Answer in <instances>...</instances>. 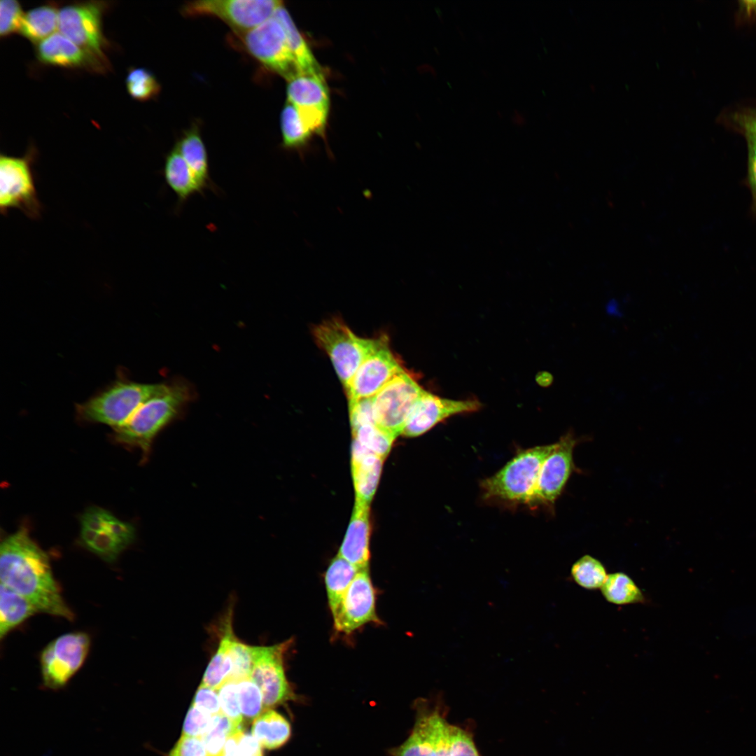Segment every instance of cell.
<instances>
[{
  "label": "cell",
  "instance_id": "cell-32",
  "mask_svg": "<svg viewBox=\"0 0 756 756\" xmlns=\"http://www.w3.org/2000/svg\"><path fill=\"white\" fill-rule=\"evenodd\" d=\"M281 130L282 146L286 149L302 150L312 135L303 125L296 108L288 102L281 111Z\"/></svg>",
  "mask_w": 756,
  "mask_h": 756
},
{
  "label": "cell",
  "instance_id": "cell-24",
  "mask_svg": "<svg viewBox=\"0 0 756 756\" xmlns=\"http://www.w3.org/2000/svg\"><path fill=\"white\" fill-rule=\"evenodd\" d=\"M282 26L299 73L321 74L320 66L283 4L272 16Z\"/></svg>",
  "mask_w": 756,
  "mask_h": 756
},
{
  "label": "cell",
  "instance_id": "cell-33",
  "mask_svg": "<svg viewBox=\"0 0 756 756\" xmlns=\"http://www.w3.org/2000/svg\"><path fill=\"white\" fill-rule=\"evenodd\" d=\"M570 574L579 586L589 590L601 589L608 575L599 560L587 554L573 564Z\"/></svg>",
  "mask_w": 756,
  "mask_h": 756
},
{
  "label": "cell",
  "instance_id": "cell-17",
  "mask_svg": "<svg viewBox=\"0 0 756 756\" xmlns=\"http://www.w3.org/2000/svg\"><path fill=\"white\" fill-rule=\"evenodd\" d=\"M405 371L384 338L360 365L345 390L349 403L373 397L396 375Z\"/></svg>",
  "mask_w": 756,
  "mask_h": 756
},
{
  "label": "cell",
  "instance_id": "cell-26",
  "mask_svg": "<svg viewBox=\"0 0 756 756\" xmlns=\"http://www.w3.org/2000/svg\"><path fill=\"white\" fill-rule=\"evenodd\" d=\"M251 734L261 746L276 749L282 746L291 734L288 721L272 709H266L253 721Z\"/></svg>",
  "mask_w": 756,
  "mask_h": 756
},
{
  "label": "cell",
  "instance_id": "cell-29",
  "mask_svg": "<svg viewBox=\"0 0 756 756\" xmlns=\"http://www.w3.org/2000/svg\"><path fill=\"white\" fill-rule=\"evenodd\" d=\"M358 571L354 566L339 555L330 561L326 571L325 584L332 615L337 610L344 595Z\"/></svg>",
  "mask_w": 756,
  "mask_h": 756
},
{
  "label": "cell",
  "instance_id": "cell-38",
  "mask_svg": "<svg viewBox=\"0 0 756 756\" xmlns=\"http://www.w3.org/2000/svg\"><path fill=\"white\" fill-rule=\"evenodd\" d=\"M231 674L229 680H239L250 677L253 666V646L239 641L234 633L229 643Z\"/></svg>",
  "mask_w": 756,
  "mask_h": 756
},
{
  "label": "cell",
  "instance_id": "cell-15",
  "mask_svg": "<svg viewBox=\"0 0 756 756\" xmlns=\"http://www.w3.org/2000/svg\"><path fill=\"white\" fill-rule=\"evenodd\" d=\"M576 439L571 433L562 436L544 461L526 505L531 509L550 506L561 493L573 468Z\"/></svg>",
  "mask_w": 756,
  "mask_h": 756
},
{
  "label": "cell",
  "instance_id": "cell-47",
  "mask_svg": "<svg viewBox=\"0 0 756 756\" xmlns=\"http://www.w3.org/2000/svg\"><path fill=\"white\" fill-rule=\"evenodd\" d=\"M743 134L746 139L748 150V180L756 204V132L745 131Z\"/></svg>",
  "mask_w": 756,
  "mask_h": 756
},
{
  "label": "cell",
  "instance_id": "cell-46",
  "mask_svg": "<svg viewBox=\"0 0 756 756\" xmlns=\"http://www.w3.org/2000/svg\"><path fill=\"white\" fill-rule=\"evenodd\" d=\"M171 756H209L200 737L181 735L169 754Z\"/></svg>",
  "mask_w": 756,
  "mask_h": 756
},
{
  "label": "cell",
  "instance_id": "cell-10",
  "mask_svg": "<svg viewBox=\"0 0 756 756\" xmlns=\"http://www.w3.org/2000/svg\"><path fill=\"white\" fill-rule=\"evenodd\" d=\"M423 391L406 370L396 375L372 397L376 426L395 438L402 434L410 413Z\"/></svg>",
  "mask_w": 756,
  "mask_h": 756
},
{
  "label": "cell",
  "instance_id": "cell-53",
  "mask_svg": "<svg viewBox=\"0 0 756 756\" xmlns=\"http://www.w3.org/2000/svg\"><path fill=\"white\" fill-rule=\"evenodd\" d=\"M606 311L610 315L616 316H621L622 314L620 311L618 304L615 300H611L606 305Z\"/></svg>",
  "mask_w": 756,
  "mask_h": 756
},
{
  "label": "cell",
  "instance_id": "cell-4",
  "mask_svg": "<svg viewBox=\"0 0 756 756\" xmlns=\"http://www.w3.org/2000/svg\"><path fill=\"white\" fill-rule=\"evenodd\" d=\"M556 443L519 450L493 475L480 484L483 498L508 505H526L545 458Z\"/></svg>",
  "mask_w": 756,
  "mask_h": 756
},
{
  "label": "cell",
  "instance_id": "cell-30",
  "mask_svg": "<svg viewBox=\"0 0 756 756\" xmlns=\"http://www.w3.org/2000/svg\"><path fill=\"white\" fill-rule=\"evenodd\" d=\"M232 615H227L224 624L223 634L217 651L212 657L203 676L202 683L218 690L230 678L231 663L229 655V643L232 634Z\"/></svg>",
  "mask_w": 756,
  "mask_h": 756
},
{
  "label": "cell",
  "instance_id": "cell-39",
  "mask_svg": "<svg viewBox=\"0 0 756 756\" xmlns=\"http://www.w3.org/2000/svg\"><path fill=\"white\" fill-rule=\"evenodd\" d=\"M221 713L237 726L241 725L242 716L237 692V681L227 680L218 690Z\"/></svg>",
  "mask_w": 756,
  "mask_h": 756
},
{
  "label": "cell",
  "instance_id": "cell-20",
  "mask_svg": "<svg viewBox=\"0 0 756 756\" xmlns=\"http://www.w3.org/2000/svg\"><path fill=\"white\" fill-rule=\"evenodd\" d=\"M369 503L356 499L352 516L337 555L358 570L369 568Z\"/></svg>",
  "mask_w": 756,
  "mask_h": 756
},
{
  "label": "cell",
  "instance_id": "cell-16",
  "mask_svg": "<svg viewBox=\"0 0 756 756\" xmlns=\"http://www.w3.org/2000/svg\"><path fill=\"white\" fill-rule=\"evenodd\" d=\"M332 618L335 629L346 634L368 623L379 622L376 612L375 592L369 568L358 572Z\"/></svg>",
  "mask_w": 756,
  "mask_h": 756
},
{
  "label": "cell",
  "instance_id": "cell-52",
  "mask_svg": "<svg viewBox=\"0 0 756 756\" xmlns=\"http://www.w3.org/2000/svg\"><path fill=\"white\" fill-rule=\"evenodd\" d=\"M512 122L517 126H523L526 123L524 115L517 109H514L511 115Z\"/></svg>",
  "mask_w": 756,
  "mask_h": 756
},
{
  "label": "cell",
  "instance_id": "cell-19",
  "mask_svg": "<svg viewBox=\"0 0 756 756\" xmlns=\"http://www.w3.org/2000/svg\"><path fill=\"white\" fill-rule=\"evenodd\" d=\"M36 55L44 64L97 71L106 67L62 34L54 33L38 44Z\"/></svg>",
  "mask_w": 756,
  "mask_h": 756
},
{
  "label": "cell",
  "instance_id": "cell-18",
  "mask_svg": "<svg viewBox=\"0 0 756 756\" xmlns=\"http://www.w3.org/2000/svg\"><path fill=\"white\" fill-rule=\"evenodd\" d=\"M481 407L476 400H458L440 398L423 391L407 418L402 435L416 437L451 416L473 412Z\"/></svg>",
  "mask_w": 756,
  "mask_h": 756
},
{
  "label": "cell",
  "instance_id": "cell-54",
  "mask_svg": "<svg viewBox=\"0 0 756 756\" xmlns=\"http://www.w3.org/2000/svg\"><path fill=\"white\" fill-rule=\"evenodd\" d=\"M456 30L458 31V32L459 33L460 36H461L462 38H465V34H463V32L462 31V30H461V27H458V26H456Z\"/></svg>",
  "mask_w": 756,
  "mask_h": 756
},
{
  "label": "cell",
  "instance_id": "cell-41",
  "mask_svg": "<svg viewBox=\"0 0 756 756\" xmlns=\"http://www.w3.org/2000/svg\"><path fill=\"white\" fill-rule=\"evenodd\" d=\"M213 715L191 704L184 720L182 735L202 738L211 726Z\"/></svg>",
  "mask_w": 756,
  "mask_h": 756
},
{
  "label": "cell",
  "instance_id": "cell-21",
  "mask_svg": "<svg viewBox=\"0 0 756 756\" xmlns=\"http://www.w3.org/2000/svg\"><path fill=\"white\" fill-rule=\"evenodd\" d=\"M383 460L354 440L351 470L356 499L370 503L379 480Z\"/></svg>",
  "mask_w": 756,
  "mask_h": 756
},
{
  "label": "cell",
  "instance_id": "cell-37",
  "mask_svg": "<svg viewBox=\"0 0 756 756\" xmlns=\"http://www.w3.org/2000/svg\"><path fill=\"white\" fill-rule=\"evenodd\" d=\"M237 681L238 697L244 719L254 720L265 709L262 693L250 678Z\"/></svg>",
  "mask_w": 756,
  "mask_h": 756
},
{
  "label": "cell",
  "instance_id": "cell-23",
  "mask_svg": "<svg viewBox=\"0 0 756 756\" xmlns=\"http://www.w3.org/2000/svg\"><path fill=\"white\" fill-rule=\"evenodd\" d=\"M174 146L204 189L212 188L207 151L197 126L186 130Z\"/></svg>",
  "mask_w": 756,
  "mask_h": 756
},
{
  "label": "cell",
  "instance_id": "cell-27",
  "mask_svg": "<svg viewBox=\"0 0 756 756\" xmlns=\"http://www.w3.org/2000/svg\"><path fill=\"white\" fill-rule=\"evenodd\" d=\"M433 710L419 712L408 738L393 750V756H436L432 723Z\"/></svg>",
  "mask_w": 756,
  "mask_h": 756
},
{
  "label": "cell",
  "instance_id": "cell-12",
  "mask_svg": "<svg viewBox=\"0 0 756 756\" xmlns=\"http://www.w3.org/2000/svg\"><path fill=\"white\" fill-rule=\"evenodd\" d=\"M241 39L247 52L267 69L287 80L299 74L284 30L273 17L243 33Z\"/></svg>",
  "mask_w": 756,
  "mask_h": 756
},
{
  "label": "cell",
  "instance_id": "cell-40",
  "mask_svg": "<svg viewBox=\"0 0 756 756\" xmlns=\"http://www.w3.org/2000/svg\"><path fill=\"white\" fill-rule=\"evenodd\" d=\"M24 14L20 4L15 0H1L0 2V35L7 36L20 30Z\"/></svg>",
  "mask_w": 756,
  "mask_h": 756
},
{
  "label": "cell",
  "instance_id": "cell-50",
  "mask_svg": "<svg viewBox=\"0 0 756 756\" xmlns=\"http://www.w3.org/2000/svg\"><path fill=\"white\" fill-rule=\"evenodd\" d=\"M239 731L228 738L221 756H238L237 735Z\"/></svg>",
  "mask_w": 756,
  "mask_h": 756
},
{
  "label": "cell",
  "instance_id": "cell-36",
  "mask_svg": "<svg viewBox=\"0 0 756 756\" xmlns=\"http://www.w3.org/2000/svg\"><path fill=\"white\" fill-rule=\"evenodd\" d=\"M354 440L372 453L384 458L395 439L375 424L361 426L352 432Z\"/></svg>",
  "mask_w": 756,
  "mask_h": 756
},
{
  "label": "cell",
  "instance_id": "cell-43",
  "mask_svg": "<svg viewBox=\"0 0 756 756\" xmlns=\"http://www.w3.org/2000/svg\"><path fill=\"white\" fill-rule=\"evenodd\" d=\"M436 756H450L449 725L438 710L432 713Z\"/></svg>",
  "mask_w": 756,
  "mask_h": 756
},
{
  "label": "cell",
  "instance_id": "cell-55",
  "mask_svg": "<svg viewBox=\"0 0 756 756\" xmlns=\"http://www.w3.org/2000/svg\"><path fill=\"white\" fill-rule=\"evenodd\" d=\"M257 756H262V755H257Z\"/></svg>",
  "mask_w": 756,
  "mask_h": 756
},
{
  "label": "cell",
  "instance_id": "cell-13",
  "mask_svg": "<svg viewBox=\"0 0 756 756\" xmlns=\"http://www.w3.org/2000/svg\"><path fill=\"white\" fill-rule=\"evenodd\" d=\"M290 641L271 646H253L250 678L262 693L265 709L295 698L284 668V654Z\"/></svg>",
  "mask_w": 756,
  "mask_h": 756
},
{
  "label": "cell",
  "instance_id": "cell-5",
  "mask_svg": "<svg viewBox=\"0 0 756 756\" xmlns=\"http://www.w3.org/2000/svg\"><path fill=\"white\" fill-rule=\"evenodd\" d=\"M312 332L317 345L329 356L345 390L362 363L384 339L359 337L336 317L315 326Z\"/></svg>",
  "mask_w": 756,
  "mask_h": 756
},
{
  "label": "cell",
  "instance_id": "cell-9",
  "mask_svg": "<svg viewBox=\"0 0 756 756\" xmlns=\"http://www.w3.org/2000/svg\"><path fill=\"white\" fill-rule=\"evenodd\" d=\"M90 648V638L84 632L59 636L41 653L43 684L50 690L64 687L84 664Z\"/></svg>",
  "mask_w": 756,
  "mask_h": 756
},
{
  "label": "cell",
  "instance_id": "cell-51",
  "mask_svg": "<svg viewBox=\"0 0 756 756\" xmlns=\"http://www.w3.org/2000/svg\"><path fill=\"white\" fill-rule=\"evenodd\" d=\"M740 4L741 10L748 16L756 15V1H743Z\"/></svg>",
  "mask_w": 756,
  "mask_h": 756
},
{
  "label": "cell",
  "instance_id": "cell-49",
  "mask_svg": "<svg viewBox=\"0 0 756 756\" xmlns=\"http://www.w3.org/2000/svg\"><path fill=\"white\" fill-rule=\"evenodd\" d=\"M732 118L734 125L742 132L745 131L756 132V108L744 109L736 112Z\"/></svg>",
  "mask_w": 756,
  "mask_h": 756
},
{
  "label": "cell",
  "instance_id": "cell-2",
  "mask_svg": "<svg viewBox=\"0 0 756 756\" xmlns=\"http://www.w3.org/2000/svg\"><path fill=\"white\" fill-rule=\"evenodd\" d=\"M190 398V390L185 384H167L163 390L144 402L124 424L113 428L115 440L140 449L146 457L154 438Z\"/></svg>",
  "mask_w": 756,
  "mask_h": 756
},
{
  "label": "cell",
  "instance_id": "cell-11",
  "mask_svg": "<svg viewBox=\"0 0 756 756\" xmlns=\"http://www.w3.org/2000/svg\"><path fill=\"white\" fill-rule=\"evenodd\" d=\"M282 1L276 0H200L186 3V16L216 17L238 33H245L272 18Z\"/></svg>",
  "mask_w": 756,
  "mask_h": 756
},
{
  "label": "cell",
  "instance_id": "cell-31",
  "mask_svg": "<svg viewBox=\"0 0 756 756\" xmlns=\"http://www.w3.org/2000/svg\"><path fill=\"white\" fill-rule=\"evenodd\" d=\"M601 590L605 599L612 604L622 606L645 601L641 589L622 572L608 574Z\"/></svg>",
  "mask_w": 756,
  "mask_h": 756
},
{
  "label": "cell",
  "instance_id": "cell-25",
  "mask_svg": "<svg viewBox=\"0 0 756 756\" xmlns=\"http://www.w3.org/2000/svg\"><path fill=\"white\" fill-rule=\"evenodd\" d=\"M39 612L26 598L1 583L0 637L4 638L11 630Z\"/></svg>",
  "mask_w": 756,
  "mask_h": 756
},
{
  "label": "cell",
  "instance_id": "cell-28",
  "mask_svg": "<svg viewBox=\"0 0 756 756\" xmlns=\"http://www.w3.org/2000/svg\"><path fill=\"white\" fill-rule=\"evenodd\" d=\"M59 10L51 4L33 8L24 14L19 32L38 44L58 28Z\"/></svg>",
  "mask_w": 756,
  "mask_h": 756
},
{
  "label": "cell",
  "instance_id": "cell-8",
  "mask_svg": "<svg viewBox=\"0 0 756 756\" xmlns=\"http://www.w3.org/2000/svg\"><path fill=\"white\" fill-rule=\"evenodd\" d=\"M135 530L99 507H90L80 517V539L89 551L107 562L115 561L134 541Z\"/></svg>",
  "mask_w": 756,
  "mask_h": 756
},
{
  "label": "cell",
  "instance_id": "cell-22",
  "mask_svg": "<svg viewBox=\"0 0 756 756\" xmlns=\"http://www.w3.org/2000/svg\"><path fill=\"white\" fill-rule=\"evenodd\" d=\"M163 175L180 204L204 190V188L175 146L165 158Z\"/></svg>",
  "mask_w": 756,
  "mask_h": 756
},
{
  "label": "cell",
  "instance_id": "cell-35",
  "mask_svg": "<svg viewBox=\"0 0 756 756\" xmlns=\"http://www.w3.org/2000/svg\"><path fill=\"white\" fill-rule=\"evenodd\" d=\"M129 94L135 100L145 102L156 97L161 86L154 74L146 68L132 67L126 80Z\"/></svg>",
  "mask_w": 756,
  "mask_h": 756
},
{
  "label": "cell",
  "instance_id": "cell-3",
  "mask_svg": "<svg viewBox=\"0 0 756 756\" xmlns=\"http://www.w3.org/2000/svg\"><path fill=\"white\" fill-rule=\"evenodd\" d=\"M166 384H145L123 374L82 403L76 405L80 421L100 423L113 428L124 424L147 400L160 392Z\"/></svg>",
  "mask_w": 756,
  "mask_h": 756
},
{
  "label": "cell",
  "instance_id": "cell-45",
  "mask_svg": "<svg viewBox=\"0 0 756 756\" xmlns=\"http://www.w3.org/2000/svg\"><path fill=\"white\" fill-rule=\"evenodd\" d=\"M192 704L213 716L221 713L218 690L202 683L198 687Z\"/></svg>",
  "mask_w": 756,
  "mask_h": 756
},
{
  "label": "cell",
  "instance_id": "cell-34",
  "mask_svg": "<svg viewBox=\"0 0 756 756\" xmlns=\"http://www.w3.org/2000/svg\"><path fill=\"white\" fill-rule=\"evenodd\" d=\"M241 730L222 713L214 715L210 727L202 737L209 756H221L229 737Z\"/></svg>",
  "mask_w": 756,
  "mask_h": 756
},
{
  "label": "cell",
  "instance_id": "cell-44",
  "mask_svg": "<svg viewBox=\"0 0 756 756\" xmlns=\"http://www.w3.org/2000/svg\"><path fill=\"white\" fill-rule=\"evenodd\" d=\"M349 409L352 432L361 426L375 424L373 416L372 397L361 398L349 403Z\"/></svg>",
  "mask_w": 756,
  "mask_h": 756
},
{
  "label": "cell",
  "instance_id": "cell-7",
  "mask_svg": "<svg viewBox=\"0 0 756 756\" xmlns=\"http://www.w3.org/2000/svg\"><path fill=\"white\" fill-rule=\"evenodd\" d=\"M106 2L90 1L68 4L59 10V32L107 67L102 18Z\"/></svg>",
  "mask_w": 756,
  "mask_h": 756
},
{
  "label": "cell",
  "instance_id": "cell-14",
  "mask_svg": "<svg viewBox=\"0 0 756 756\" xmlns=\"http://www.w3.org/2000/svg\"><path fill=\"white\" fill-rule=\"evenodd\" d=\"M287 81V102L296 108L305 129L312 134H323L330 109L323 74L299 73Z\"/></svg>",
  "mask_w": 756,
  "mask_h": 756
},
{
  "label": "cell",
  "instance_id": "cell-56",
  "mask_svg": "<svg viewBox=\"0 0 756 756\" xmlns=\"http://www.w3.org/2000/svg\"><path fill=\"white\" fill-rule=\"evenodd\" d=\"M168 756H171V755H169Z\"/></svg>",
  "mask_w": 756,
  "mask_h": 756
},
{
  "label": "cell",
  "instance_id": "cell-42",
  "mask_svg": "<svg viewBox=\"0 0 756 756\" xmlns=\"http://www.w3.org/2000/svg\"><path fill=\"white\" fill-rule=\"evenodd\" d=\"M450 756H479L471 734L463 729L449 725Z\"/></svg>",
  "mask_w": 756,
  "mask_h": 756
},
{
  "label": "cell",
  "instance_id": "cell-6",
  "mask_svg": "<svg viewBox=\"0 0 756 756\" xmlns=\"http://www.w3.org/2000/svg\"><path fill=\"white\" fill-rule=\"evenodd\" d=\"M36 150L31 148L23 157L0 156V210L6 215L18 209L28 218H40L42 206L36 188L32 164Z\"/></svg>",
  "mask_w": 756,
  "mask_h": 756
},
{
  "label": "cell",
  "instance_id": "cell-1",
  "mask_svg": "<svg viewBox=\"0 0 756 756\" xmlns=\"http://www.w3.org/2000/svg\"><path fill=\"white\" fill-rule=\"evenodd\" d=\"M1 583L29 600L39 612L71 621L74 614L65 603L46 553L22 527L7 536L0 546Z\"/></svg>",
  "mask_w": 756,
  "mask_h": 756
},
{
  "label": "cell",
  "instance_id": "cell-48",
  "mask_svg": "<svg viewBox=\"0 0 756 756\" xmlns=\"http://www.w3.org/2000/svg\"><path fill=\"white\" fill-rule=\"evenodd\" d=\"M238 756H257L262 755V746L251 734L241 730L237 735Z\"/></svg>",
  "mask_w": 756,
  "mask_h": 756
}]
</instances>
